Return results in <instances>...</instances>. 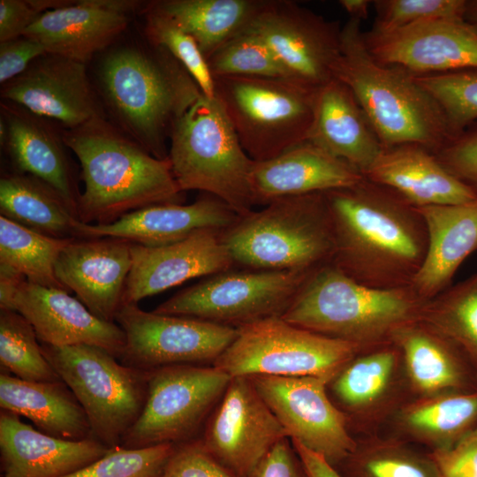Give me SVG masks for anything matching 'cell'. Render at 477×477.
Instances as JSON below:
<instances>
[{"label":"cell","mask_w":477,"mask_h":477,"mask_svg":"<svg viewBox=\"0 0 477 477\" xmlns=\"http://www.w3.org/2000/svg\"><path fill=\"white\" fill-rule=\"evenodd\" d=\"M0 213L46 236L77 238V212L56 189L32 175L15 172L1 178Z\"/></svg>","instance_id":"31"},{"label":"cell","mask_w":477,"mask_h":477,"mask_svg":"<svg viewBox=\"0 0 477 477\" xmlns=\"http://www.w3.org/2000/svg\"><path fill=\"white\" fill-rule=\"evenodd\" d=\"M72 239L49 237L0 216V271L65 290L56 277L55 263Z\"/></svg>","instance_id":"34"},{"label":"cell","mask_w":477,"mask_h":477,"mask_svg":"<svg viewBox=\"0 0 477 477\" xmlns=\"http://www.w3.org/2000/svg\"><path fill=\"white\" fill-rule=\"evenodd\" d=\"M175 447L173 443L139 449L113 447L102 458L64 477H162Z\"/></svg>","instance_id":"43"},{"label":"cell","mask_w":477,"mask_h":477,"mask_svg":"<svg viewBox=\"0 0 477 477\" xmlns=\"http://www.w3.org/2000/svg\"><path fill=\"white\" fill-rule=\"evenodd\" d=\"M238 217L225 202L208 194L188 205L163 203L145 207L108 224L79 222L76 238L112 237L142 246H162L201 231L222 232Z\"/></svg>","instance_id":"23"},{"label":"cell","mask_w":477,"mask_h":477,"mask_svg":"<svg viewBox=\"0 0 477 477\" xmlns=\"http://www.w3.org/2000/svg\"><path fill=\"white\" fill-rule=\"evenodd\" d=\"M347 162L304 141L281 155L254 162L251 191L254 205L277 199L353 186L364 179Z\"/></svg>","instance_id":"24"},{"label":"cell","mask_w":477,"mask_h":477,"mask_svg":"<svg viewBox=\"0 0 477 477\" xmlns=\"http://www.w3.org/2000/svg\"><path fill=\"white\" fill-rule=\"evenodd\" d=\"M443 477H477V439H463L430 454Z\"/></svg>","instance_id":"49"},{"label":"cell","mask_w":477,"mask_h":477,"mask_svg":"<svg viewBox=\"0 0 477 477\" xmlns=\"http://www.w3.org/2000/svg\"><path fill=\"white\" fill-rule=\"evenodd\" d=\"M308 477H343L322 456L291 441Z\"/></svg>","instance_id":"51"},{"label":"cell","mask_w":477,"mask_h":477,"mask_svg":"<svg viewBox=\"0 0 477 477\" xmlns=\"http://www.w3.org/2000/svg\"><path fill=\"white\" fill-rule=\"evenodd\" d=\"M380 64L413 76L477 70V27L466 19H433L390 31L364 32Z\"/></svg>","instance_id":"18"},{"label":"cell","mask_w":477,"mask_h":477,"mask_svg":"<svg viewBox=\"0 0 477 477\" xmlns=\"http://www.w3.org/2000/svg\"><path fill=\"white\" fill-rule=\"evenodd\" d=\"M311 271L231 269L178 292L153 312L238 329L282 316Z\"/></svg>","instance_id":"12"},{"label":"cell","mask_w":477,"mask_h":477,"mask_svg":"<svg viewBox=\"0 0 477 477\" xmlns=\"http://www.w3.org/2000/svg\"><path fill=\"white\" fill-rule=\"evenodd\" d=\"M289 438L279 441L247 477H308Z\"/></svg>","instance_id":"48"},{"label":"cell","mask_w":477,"mask_h":477,"mask_svg":"<svg viewBox=\"0 0 477 477\" xmlns=\"http://www.w3.org/2000/svg\"><path fill=\"white\" fill-rule=\"evenodd\" d=\"M435 155L452 175L477 193V126L452 137Z\"/></svg>","instance_id":"46"},{"label":"cell","mask_w":477,"mask_h":477,"mask_svg":"<svg viewBox=\"0 0 477 477\" xmlns=\"http://www.w3.org/2000/svg\"><path fill=\"white\" fill-rule=\"evenodd\" d=\"M41 345L83 407L93 438L109 448L120 446L144 408L148 372L125 366L95 345Z\"/></svg>","instance_id":"9"},{"label":"cell","mask_w":477,"mask_h":477,"mask_svg":"<svg viewBox=\"0 0 477 477\" xmlns=\"http://www.w3.org/2000/svg\"><path fill=\"white\" fill-rule=\"evenodd\" d=\"M425 301L411 285L369 287L329 262L307 275L281 317L299 328L361 349L391 342L398 329L420 320Z\"/></svg>","instance_id":"5"},{"label":"cell","mask_w":477,"mask_h":477,"mask_svg":"<svg viewBox=\"0 0 477 477\" xmlns=\"http://www.w3.org/2000/svg\"><path fill=\"white\" fill-rule=\"evenodd\" d=\"M416 209L426 225L428 248L411 286L429 300L451 285L458 268L477 250V200Z\"/></svg>","instance_id":"28"},{"label":"cell","mask_w":477,"mask_h":477,"mask_svg":"<svg viewBox=\"0 0 477 477\" xmlns=\"http://www.w3.org/2000/svg\"><path fill=\"white\" fill-rule=\"evenodd\" d=\"M1 97L69 129L102 117L86 64L46 53L4 84Z\"/></svg>","instance_id":"19"},{"label":"cell","mask_w":477,"mask_h":477,"mask_svg":"<svg viewBox=\"0 0 477 477\" xmlns=\"http://www.w3.org/2000/svg\"><path fill=\"white\" fill-rule=\"evenodd\" d=\"M145 33L150 44L164 48L187 70L202 95L215 98L214 79L198 44L153 4L146 9Z\"/></svg>","instance_id":"41"},{"label":"cell","mask_w":477,"mask_h":477,"mask_svg":"<svg viewBox=\"0 0 477 477\" xmlns=\"http://www.w3.org/2000/svg\"><path fill=\"white\" fill-rule=\"evenodd\" d=\"M42 13L36 0H1L0 42L22 36Z\"/></svg>","instance_id":"50"},{"label":"cell","mask_w":477,"mask_h":477,"mask_svg":"<svg viewBox=\"0 0 477 477\" xmlns=\"http://www.w3.org/2000/svg\"><path fill=\"white\" fill-rule=\"evenodd\" d=\"M162 477H234L205 448L201 439L176 444Z\"/></svg>","instance_id":"45"},{"label":"cell","mask_w":477,"mask_h":477,"mask_svg":"<svg viewBox=\"0 0 477 477\" xmlns=\"http://www.w3.org/2000/svg\"><path fill=\"white\" fill-rule=\"evenodd\" d=\"M372 29L390 31L433 19H466L465 0H376Z\"/></svg>","instance_id":"44"},{"label":"cell","mask_w":477,"mask_h":477,"mask_svg":"<svg viewBox=\"0 0 477 477\" xmlns=\"http://www.w3.org/2000/svg\"><path fill=\"white\" fill-rule=\"evenodd\" d=\"M62 137L80 164L85 187L77 211L81 223L108 224L145 207L184 201L169 158L153 156L103 117Z\"/></svg>","instance_id":"2"},{"label":"cell","mask_w":477,"mask_h":477,"mask_svg":"<svg viewBox=\"0 0 477 477\" xmlns=\"http://www.w3.org/2000/svg\"><path fill=\"white\" fill-rule=\"evenodd\" d=\"M419 321L477 362V273L426 300Z\"/></svg>","instance_id":"36"},{"label":"cell","mask_w":477,"mask_h":477,"mask_svg":"<svg viewBox=\"0 0 477 477\" xmlns=\"http://www.w3.org/2000/svg\"><path fill=\"white\" fill-rule=\"evenodd\" d=\"M397 360L390 347L352 358L329 382L335 398L351 410L371 405L387 390Z\"/></svg>","instance_id":"38"},{"label":"cell","mask_w":477,"mask_h":477,"mask_svg":"<svg viewBox=\"0 0 477 477\" xmlns=\"http://www.w3.org/2000/svg\"><path fill=\"white\" fill-rule=\"evenodd\" d=\"M248 378L291 441L322 456L334 467L354 451L357 443L347 430L344 414L327 395L328 382L311 376Z\"/></svg>","instance_id":"16"},{"label":"cell","mask_w":477,"mask_h":477,"mask_svg":"<svg viewBox=\"0 0 477 477\" xmlns=\"http://www.w3.org/2000/svg\"><path fill=\"white\" fill-rule=\"evenodd\" d=\"M391 342L403 353L410 379L420 391L441 392L463 385L458 349L420 321L398 329Z\"/></svg>","instance_id":"33"},{"label":"cell","mask_w":477,"mask_h":477,"mask_svg":"<svg viewBox=\"0 0 477 477\" xmlns=\"http://www.w3.org/2000/svg\"><path fill=\"white\" fill-rule=\"evenodd\" d=\"M414 77L443 110L452 137L477 121V70Z\"/></svg>","instance_id":"42"},{"label":"cell","mask_w":477,"mask_h":477,"mask_svg":"<svg viewBox=\"0 0 477 477\" xmlns=\"http://www.w3.org/2000/svg\"><path fill=\"white\" fill-rule=\"evenodd\" d=\"M336 469L343 477H443L430 455L392 443L357 445Z\"/></svg>","instance_id":"39"},{"label":"cell","mask_w":477,"mask_h":477,"mask_svg":"<svg viewBox=\"0 0 477 477\" xmlns=\"http://www.w3.org/2000/svg\"><path fill=\"white\" fill-rule=\"evenodd\" d=\"M215 98L254 162L307 140L316 92L287 78L216 77Z\"/></svg>","instance_id":"8"},{"label":"cell","mask_w":477,"mask_h":477,"mask_svg":"<svg viewBox=\"0 0 477 477\" xmlns=\"http://www.w3.org/2000/svg\"><path fill=\"white\" fill-rule=\"evenodd\" d=\"M322 194L334 238L331 263L369 287L410 286L428 248L416 208L367 178Z\"/></svg>","instance_id":"1"},{"label":"cell","mask_w":477,"mask_h":477,"mask_svg":"<svg viewBox=\"0 0 477 477\" xmlns=\"http://www.w3.org/2000/svg\"><path fill=\"white\" fill-rule=\"evenodd\" d=\"M168 158L181 191L213 195L239 216L253 210L254 161L216 98L201 95L175 123Z\"/></svg>","instance_id":"7"},{"label":"cell","mask_w":477,"mask_h":477,"mask_svg":"<svg viewBox=\"0 0 477 477\" xmlns=\"http://www.w3.org/2000/svg\"><path fill=\"white\" fill-rule=\"evenodd\" d=\"M341 28L294 2L266 0L243 31L263 42L292 79L319 88L335 79Z\"/></svg>","instance_id":"14"},{"label":"cell","mask_w":477,"mask_h":477,"mask_svg":"<svg viewBox=\"0 0 477 477\" xmlns=\"http://www.w3.org/2000/svg\"><path fill=\"white\" fill-rule=\"evenodd\" d=\"M115 322L125 335L120 362L144 371L171 365H213L238 335L237 328L146 312L138 304L122 305Z\"/></svg>","instance_id":"13"},{"label":"cell","mask_w":477,"mask_h":477,"mask_svg":"<svg viewBox=\"0 0 477 477\" xmlns=\"http://www.w3.org/2000/svg\"><path fill=\"white\" fill-rule=\"evenodd\" d=\"M36 332L20 314L0 309V364L2 372L34 382L61 380L43 354Z\"/></svg>","instance_id":"37"},{"label":"cell","mask_w":477,"mask_h":477,"mask_svg":"<svg viewBox=\"0 0 477 477\" xmlns=\"http://www.w3.org/2000/svg\"><path fill=\"white\" fill-rule=\"evenodd\" d=\"M307 141L347 162L362 175L383 148L352 92L337 79L316 92Z\"/></svg>","instance_id":"27"},{"label":"cell","mask_w":477,"mask_h":477,"mask_svg":"<svg viewBox=\"0 0 477 477\" xmlns=\"http://www.w3.org/2000/svg\"><path fill=\"white\" fill-rule=\"evenodd\" d=\"M234 266L311 271L331 262L334 238L322 193L277 199L220 234Z\"/></svg>","instance_id":"6"},{"label":"cell","mask_w":477,"mask_h":477,"mask_svg":"<svg viewBox=\"0 0 477 477\" xmlns=\"http://www.w3.org/2000/svg\"><path fill=\"white\" fill-rule=\"evenodd\" d=\"M287 435L248 377H231L201 439L234 477H247ZM288 438V437H287Z\"/></svg>","instance_id":"17"},{"label":"cell","mask_w":477,"mask_h":477,"mask_svg":"<svg viewBox=\"0 0 477 477\" xmlns=\"http://www.w3.org/2000/svg\"><path fill=\"white\" fill-rule=\"evenodd\" d=\"M360 348L297 326L281 316L238 328V335L213 363L231 377L311 376L328 383Z\"/></svg>","instance_id":"10"},{"label":"cell","mask_w":477,"mask_h":477,"mask_svg":"<svg viewBox=\"0 0 477 477\" xmlns=\"http://www.w3.org/2000/svg\"><path fill=\"white\" fill-rule=\"evenodd\" d=\"M463 439H477V424Z\"/></svg>","instance_id":"54"},{"label":"cell","mask_w":477,"mask_h":477,"mask_svg":"<svg viewBox=\"0 0 477 477\" xmlns=\"http://www.w3.org/2000/svg\"><path fill=\"white\" fill-rule=\"evenodd\" d=\"M266 0H163L153 5L190 34L207 58L242 32Z\"/></svg>","instance_id":"32"},{"label":"cell","mask_w":477,"mask_h":477,"mask_svg":"<svg viewBox=\"0 0 477 477\" xmlns=\"http://www.w3.org/2000/svg\"><path fill=\"white\" fill-rule=\"evenodd\" d=\"M467 17H471L472 19H474V23H471V24H473V26L477 27V1L468 2L466 19Z\"/></svg>","instance_id":"53"},{"label":"cell","mask_w":477,"mask_h":477,"mask_svg":"<svg viewBox=\"0 0 477 477\" xmlns=\"http://www.w3.org/2000/svg\"><path fill=\"white\" fill-rule=\"evenodd\" d=\"M7 127L4 147L16 172L32 175L56 189L77 212L79 193L63 137L44 117L9 102L1 103Z\"/></svg>","instance_id":"29"},{"label":"cell","mask_w":477,"mask_h":477,"mask_svg":"<svg viewBox=\"0 0 477 477\" xmlns=\"http://www.w3.org/2000/svg\"><path fill=\"white\" fill-rule=\"evenodd\" d=\"M372 1L368 0H340L339 4L348 13L350 19L362 20L367 19Z\"/></svg>","instance_id":"52"},{"label":"cell","mask_w":477,"mask_h":477,"mask_svg":"<svg viewBox=\"0 0 477 477\" xmlns=\"http://www.w3.org/2000/svg\"><path fill=\"white\" fill-rule=\"evenodd\" d=\"M46 53L42 44L24 35L0 42V83L15 79Z\"/></svg>","instance_id":"47"},{"label":"cell","mask_w":477,"mask_h":477,"mask_svg":"<svg viewBox=\"0 0 477 477\" xmlns=\"http://www.w3.org/2000/svg\"><path fill=\"white\" fill-rule=\"evenodd\" d=\"M207 63L213 79L226 76L292 79L268 46L246 31L216 49Z\"/></svg>","instance_id":"40"},{"label":"cell","mask_w":477,"mask_h":477,"mask_svg":"<svg viewBox=\"0 0 477 477\" xmlns=\"http://www.w3.org/2000/svg\"><path fill=\"white\" fill-rule=\"evenodd\" d=\"M148 372L146 403L122 439L120 446L125 448L193 440L231 379L213 365H171Z\"/></svg>","instance_id":"11"},{"label":"cell","mask_w":477,"mask_h":477,"mask_svg":"<svg viewBox=\"0 0 477 477\" xmlns=\"http://www.w3.org/2000/svg\"><path fill=\"white\" fill-rule=\"evenodd\" d=\"M220 234L201 231L182 240L154 246L132 243V265L122 305L138 304L192 278L232 269V260Z\"/></svg>","instance_id":"20"},{"label":"cell","mask_w":477,"mask_h":477,"mask_svg":"<svg viewBox=\"0 0 477 477\" xmlns=\"http://www.w3.org/2000/svg\"><path fill=\"white\" fill-rule=\"evenodd\" d=\"M363 176L415 208L477 200V193L452 175L434 153L417 145L383 148Z\"/></svg>","instance_id":"26"},{"label":"cell","mask_w":477,"mask_h":477,"mask_svg":"<svg viewBox=\"0 0 477 477\" xmlns=\"http://www.w3.org/2000/svg\"><path fill=\"white\" fill-rule=\"evenodd\" d=\"M104 99L120 127L158 159L175 123L202 95L187 70L164 48L124 47L100 67Z\"/></svg>","instance_id":"3"},{"label":"cell","mask_w":477,"mask_h":477,"mask_svg":"<svg viewBox=\"0 0 477 477\" xmlns=\"http://www.w3.org/2000/svg\"><path fill=\"white\" fill-rule=\"evenodd\" d=\"M139 4L126 0L70 1L42 13L23 35L42 44L47 53L86 64L125 29L129 13Z\"/></svg>","instance_id":"22"},{"label":"cell","mask_w":477,"mask_h":477,"mask_svg":"<svg viewBox=\"0 0 477 477\" xmlns=\"http://www.w3.org/2000/svg\"><path fill=\"white\" fill-rule=\"evenodd\" d=\"M131 246L112 237L73 238L57 259L56 277L93 314L115 322L131 269Z\"/></svg>","instance_id":"21"},{"label":"cell","mask_w":477,"mask_h":477,"mask_svg":"<svg viewBox=\"0 0 477 477\" xmlns=\"http://www.w3.org/2000/svg\"><path fill=\"white\" fill-rule=\"evenodd\" d=\"M403 423L434 443L435 450L458 444L477 424V390L438 397L407 409Z\"/></svg>","instance_id":"35"},{"label":"cell","mask_w":477,"mask_h":477,"mask_svg":"<svg viewBox=\"0 0 477 477\" xmlns=\"http://www.w3.org/2000/svg\"><path fill=\"white\" fill-rule=\"evenodd\" d=\"M335 79L352 92L383 148L417 145L435 154L452 138L443 110L415 77L371 56L358 19L341 28Z\"/></svg>","instance_id":"4"},{"label":"cell","mask_w":477,"mask_h":477,"mask_svg":"<svg viewBox=\"0 0 477 477\" xmlns=\"http://www.w3.org/2000/svg\"><path fill=\"white\" fill-rule=\"evenodd\" d=\"M0 406L27 418L49 435L71 441L93 438L83 407L62 380L26 381L1 373Z\"/></svg>","instance_id":"30"},{"label":"cell","mask_w":477,"mask_h":477,"mask_svg":"<svg viewBox=\"0 0 477 477\" xmlns=\"http://www.w3.org/2000/svg\"><path fill=\"white\" fill-rule=\"evenodd\" d=\"M95 438L71 441L49 435L1 410L0 453L2 477H64L110 450Z\"/></svg>","instance_id":"25"},{"label":"cell","mask_w":477,"mask_h":477,"mask_svg":"<svg viewBox=\"0 0 477 477\" xmlns=\"http://www.w3.org/2000/svg\"><path fill=\"white\" fill-rule=\"evenodd\" d=\"M69 293L61 288L42 286L20 276L0 271V309L12 310L24 316L42 344L95 345L119 359L125 346V335L120 326L98 318Z\"/></svg>","instance_id":"15"}]
</instances>
